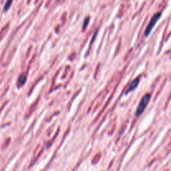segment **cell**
I'll return each instance as SVG.
<instances>
[{"label":"cell","instance_id":"cell-1","mask_svg":"<svg viewBox=\"0 0 171 171\" xmlns=\"http://www.w3.org/2000/svg\"><path fill=\"white\" fill-rule=\"evenodd\" d=\"M150 97H151V95L150 93H147V94H145L143 97L142 100H140V102H139V106H138L137 109H136V116H139V115H141L143 114L144 110L145 109V108L147 107V104L150 102Z\"/></svg>","mask_w":171,"mask_h":171},{"label":"cell","instance_id":"cell-6","mask_svg":"<svg viewBox=\"0 0 171 171\" xmlns=\"http://www.w3.org/2000/svg\"><path fill=\"white\" fill-rule=\"evenodd\" d=\"M89 18L88 17L87 19H86L84 22V26H83V30H84V29L87 28V26H88V23H89Z\"/></svg>","mask_w":171,"mask_h":171},{"label":"cell","instance_id":"cell-5","mask_svg":"<svg viewBox=\"0 0 171 171\" xmlns=\"http://www.w3.org/2000/svg\"><path fill=\"white\" fill-rule=\"evenodd\" d=\"M12 2H13V0H7V2H6V3H5V6H4V8H3L4 11L8 10V8H10L11 4H12Z\"/></svg>","mask_w":171,"mask_h":171},{"label":"cell","instance_id":"cell-3","mask_svg":"<svg viewBox=\"0 0 171 171\" xmlns=\"http://www.w3.org/2000/svg\"><path fill=\"white\" fill-rule=\"evenodd\" d=\"M139 80H140V78H135L133 81H132V83H131V84L129 85L128 89V91H127V93H128L129 92H131V91H133V90H135L136 88L138 87L139 85Z\"/></svg>","mask_w":171,"mask_h":171},{"label":"cell","instance_id":"cell-2","mask_svg":"<svg viewBox=\"0 0 171 171\" xmlns=\"http://www.w3.org/2000/svg\"><path fill=\"white\" fill-rule=\"evenodd\" d=\"M160 17H161V13H157V14H155L153 16V18L151 19V20H150V23H149V24H148V26H147V28H146V29H145L144 35L145 36L150 35V34L151 33L152 29H154V27L155 26L156 23L159 21V19H160Z\"/></svg>","mask_w":171,"mask_h":171},{"label":"cell","instance_id":"cell-4","mask_svg":"<svg viewBox=\"0 0 171 171\" xmlns=\"http://www.w3.org/2000/svg\"><path fill=\"white\" fill-rule=\"evenodd\" d=\"M26 75L25 74H21L19 78V80H18V85L22 86L25 82H26Z\"/></svg>","mask_w":171,"mask_h":171}]
</instances>
